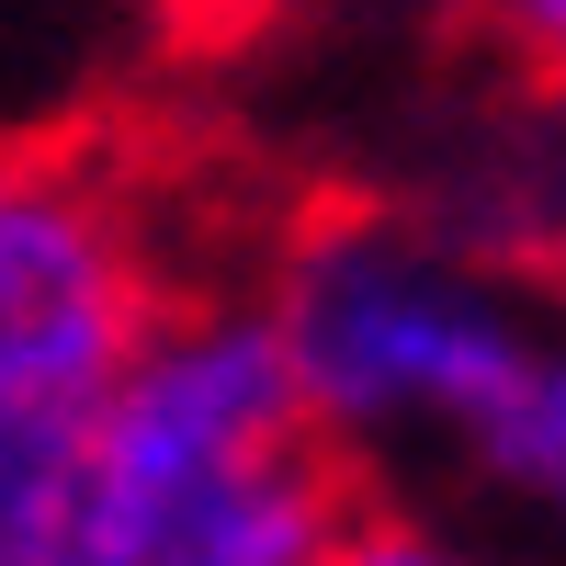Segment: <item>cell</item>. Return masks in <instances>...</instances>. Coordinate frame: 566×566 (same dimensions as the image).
<instances>
[{"label":"cell","mask_w":566,"mask_h":566,"mask_svg":"<svg viewBox=\"0 0 566 566\" xmlns=\"http://www.w3.org/2000/svg\"><path fill=\"white\" fill-rule=\"evenodd\" d=\"M352 464L306 431L261 306H181L91 408V555L103 566H328Z\"/></svg>","instance_id":"obj_1"},{"label":"cell","mask_w":566,"mask_h":566,"mask_svg":"<svg viewBox=\"0 0 566 566\" xmlns=\"http://www.w3.org/2000/svg\"><path fill=\"white\" fill-rule=\"evenodd\" d=\"M510 23H522V34L544 45V57L566 69V0H510Z\"/></svg>","instance_id":"obj_7"},{"label":"cell","mask_w":566,"mask_h":566,"mask_svg":"<svg viewBox=\"0 0 566 566\" xmlns=\"http://www.w3.org/2000/svg\"><path fill=\"white\" fill-rule=\"evenodd\" d=\"M148 317L125 205L69 159H0V408H103Z\"/></svg>","instance_id":"obj_3"},{"label":"cell","mask_w":566,"mask_h":566,"mask_svg":"<svg viewBox=\"0 0 566 566\" xmlns=\"http://www.w3.org/2000/svg\"><path fill=\"white\" fill-rule=\"evenodd\" d=\"M69 566H103V555H69Z\"/></svg>","instance_id":"obj_9"},{"label":"cell","mask_w":566,"mask_h":566,"mask_svg":"<svg viewBox=\"0 0 566 566\" xmlns=\"http://www.w3.org/2000/svg\"><path fill=\"white\" fill-rule=\"evenodd\" d=\"M328 566H499V555L476 533H453V522H419V510H352Z\"/></svg>","instance_id":"obj_6"},{"label":"cell","mask_w":566,"mask_h":566,"mask_svg":"<svg viewBox=\"0 0 566 566\" xmlns=\"http://www.w3.org/2000/svg\"><path fill=\"white\" fill-rule=\"evenodd\" d=\"M91 555V408H0V566Z\"/></svg>","instance_id":"obj_4"},{"label":"cell","mask_w":566,"mask_h":566,"mask_svg":"<svg viewBox=\"0 0 566 566\" xmlns=\"http://www.w3.org/2000/svg\"><path fill=\"white\" fill-rule=\"evenodd\" d=\"M148 12H170V23H216V12H250V0H148Z\"/></svg>","instance_id":"obj_8"},{"label":"cell","mask_w":566,"mask_h":566,"mask_svg":"<svg viewBox=\"0 0 566 566\" xmlns=\"http://www.w3.org/2000/svg\"><path fill=\"white\" fill-rule=\"evenodd\" d=\"M272 340L295 363L306 431L328 453H419V442H476L488 408L522 386L544 328L522 295L442 239H419L397 216H328L306 227L272 272Z\"/></svg>","instance_id":"obj_2"},{"label":"cell","mask_w":566,"mask_h":566,"mask_svg":"<svg viewBox=\"0 0 566 566\" xmlns=\"http://www.w3.org/2000/svg\"><path fill=\"white\" fill-rule=\"evenodd\" d=\"M464 464H476L533 533L566 544V340H544V352L522 363V386L488 408V431L464 442Z\"/></svg>","instance_id":"obj_5"}]
</instances>
